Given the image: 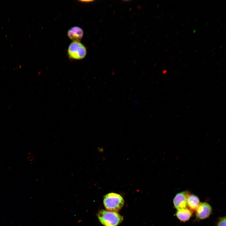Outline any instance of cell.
Here are the masks:
<instances>
[{"label":"cell","mask_w":226,"mask_h":226,"mask_svg":"<svg viewBox=\"0 0 226 226\" xmlns=\"http://www.w3.org/2000/svg\"><path fill=\"white\" fill-rule=\"evenodd\" d=\"M177 42L176 41V42L175 43V45H176L177 44Z\"/></svg>","instance_id":"obj_21"},{"label":"cell","mask_w":226,"mask_h":226,"mask_svg":"<svg viewBox=\"0 0 226 226\" xmlns=\"http://www.w3.org/2000/svg\"><path fill=\"white\" fill-rule=\"evenodd\" d=\"M124 203L123 197L120 195L114 192L107 194L103 199L104 207L109 211L117 212L122 208Z\"/></svg>","instance_id":"obj_1"},{"label":"cell","mask_w":226,"mask_h":226,"mask_svg":"<svg viewBox=\"0 0 226 226\" xmlns=\"http://www.w3.org/2000/svg\"><path fill=\"white\" fill-rule=\"evenodd\" d=\"M181 60V58L180 57L178 60V61H180Z\"/></svg>","instance_id":"obj_19"},{"label":"cell","mask_w":226,"mask_h":226,"mask_svg":"<svg viewBox=\"0 0 226 226\" xmlns=\"http://www.w3.org/2000/svg\"><path fill=\"white\" fill-rule=\"evenodd\" d=\"M174 32V30H173L172 31V33H173Z\"/></svg>","instance_id":"obj_30"},{"label":"cell","mask_w":226,"mask_h":226,"mask_svg":"<svg viewBox=\"0 0 226 226\" xmlns=\"http://www.w3.org/2000/svg\"><path fill=\"white\" fill-rule=\"evenodd\" d=\"M173 57H174V56H171V59L173 58Z\"/></svg>","instance_id":"obj_24"},{"label":"cell","mask_w":226,"mask_h":226,"mask_svg":"<svg viewBox=\"0 0 226 226\" xmlns=\"http://www.w3.org/2000/svg\"><path fill=\"white\" fill-rule=\"evenodd\" d=\"M188 193L186 191L178 193L174 197L173 202L175 208L178 210L186 208Z\"/></svg>","instance_id":"obj_4"},{"label":"cell","mask_w":226,"mask_h":226,"mask_svg":"<svg viewBox=\"0 0 226 226\" xmlns=\"http://www.w3.org/2000/svg\"><path fill=\"white\" fill-rule=\"evenodd\" d=\"M176 215L180 221L186 222L192 216V213L189 209L186 208L178 210L176 213Z\"/></svg>","instance_id":"obj_7"},{"label":"cell","mask_w":226,"mask_h":226,"mask_svg":"<svg viewBox=\"0 0 226 226\" xmlns=\"http://www.w3.org/2000/svg\"><path fill=\"white\" fill-rule=\"evenodd\" d=\"M168 49H166L165 50V52H166L168 50Z\"/></svg>","instance_id":"obj_18"},{"label":"cell","mask_w":226,"mask_h":226,"mask_svg":"<svg viewBox=\"0 0 226 226\" xmlns=\"http://www.w3.org/2000/svg\"><path fill=\"white\" fill-rule=\"evenodd\" d=\"M189 16V15H188V16H187V17H186V18H188Z\"/></svg>","instance_id":"obj_25"},{"label":"cell","mask_w":226,"mask_h":226,"mask_svg":"<svg viewBox=\"0 0 226 226\" xmlns=\"http://www.w3.org/2000/svg\"><path fill=\"white\" fill-rule=\"evenodd\" d=\"M67 54L71 59L76 60H81L86 56L87 50L85 46L80 42L73 41L68 47Z\"/></svg>","instance_id":"obj_3"},{"label":"cell","mask_w":226,"mask_h":226,"mask_svg":"<svg viewBox=\"0 0 226 226\" xmlns=\"http://www.w3.org/2000/svg\"><path fill=\"white\" fill-rule=\"evenodd\" d=\"M123 1H125V2H128V1H130V0H124Z\"/></svg>","instance_id":"obj_16"},{"label":"cell","mask_w":226,"mask_h":226,"mask_svg":"<svg viewBox=\"0 0 226 226\" xmlns=\"http://www.w3.org/2000/svg\"><path fill=\"white\" fill-rule=\"evenodd\" d=\"M221 18V17H220L218 19V21H219Z\"/></svg>","instance_id":"obj_15"},{"label":"cell","mask_w":226,"mask_h":226,"mask_svg":"<svg viewBox=\"0 0 226 226\" xmlns=\"http://www.w3.org/2000/svg\"><path fill=\"white\" fill-rule=\"evenodd\" d=\"M79 1L83 3H90L93 2L94 0H80Z\"/></svg>","instance_id":"obj_10"},{"label":"cell","mask_w":226,"mask_h":226,"mask_svg":"<svg viewBox=\"0 0 226 226\" xmlns=\"http://www.w3.org/2000/svg\"><path fill=\"white\" fill-rule=\"evenodd\" d=\"M217 226H226V218L225 217L222 218L220 219Z\"/></svg>","instance_id":"obj_9"},{"label":"cell","mask_w":226,"mask_h":226,"mask_svg":"<svg viewBox=\"0 0 226 226\" xmlns=\"http://www.w3.org/2000/svg\"><path fill=\"white\" fill-rule=\"evenodd\" d=\"M170 49V48L169 49H168V51H169Z\"/></svg>","instance_id":"obj_31"},{"label":"cell","mask_w":226,"mask_h":226,"mask_svg":"<svg viewBox=\"0 0 226 226\" xmlns=\"http://www.w3.org/2000/svg\"><path fill=\"white\" fill-rule=\"evenodd\" d=\"M170 58V57H168V60H169Z\"/></svg>","instance_id":"obj_29"},{"label":"cell","mask_w":226,"mask_h":226,"mask_svg":"<svg viewBox=\"0 0 226 226\" xmlns=\"http://www.w3.org/2000/svg\"><path fill=\"white\" fill-rule=\"evenodd\" d=\"M197 218L203 219L208 218L212 212V208L211 206L206 202L200 203L196 209Z\"/></svg>","instance_id":"obj_5"},{"label":"cell","mask_w":226,"mask_h":226,"mask_svg":"<svg viewBox=\"0 0 226 226\" xmlns=\"http://www.w3.org/2000/svg\"><path fill=\"white\" fill-rule=\"evenodd\" d=\"M173 16H174V15H173V16L170 19H171L173 18Z\"/></svg>","instance_id":"obj_23"},{"label":"cell","mask_w":226,"mask_h":226,"mask_svg":"<svg viewBox=\"0 0 226 226\" xmlns=\"http://www.w3.org/2000/svg\"><path fill=\"white\" fill-rule=\"evenodd\" d=\"M83 35V30L78 26L72 27L67 32L68 37L73 41L79 42L82 38Z\"/></svg>","instance_id":"obj_6"},{"label":"cell","mask_w":226,"mask_h":226,"mask_svg":"<svg viewBox=\"0 0 226 226\" xmlns=\"http://www.w3.org/2000/svg\"><path fill=\"white\" fill-rule=\"evenodd\" d=\"M179 3H180V2H179L177 3V6H178V5H179Z\"/></svg>","instance_id":"obj_20"},{"label":"cell","mask_w":226,"mask_h":226,"mask_svg":"<svg viewBox=\"0 0 226 226\" xmlns=\"http://www.w3.org/2000/svg\"><path fill=\"white\" fill-rule=\"evenodd\" d=\"M167 70H164L163 71V73H166Z\"/></svg>","instance_id":"obj_13"},{"label":"cell","mask_w":226,"mask_h":226,"mask_svg":"<svg viewBox=\"0 0 226 226\" xmlns=\"http://www.w3.org/2000/svg\"><path fill=\"white\" fill-rule=\"evenodd\" d=\"M187 203L188 207L191 209L194 210H196L200 203L198 197L193 194L188 195Z\"/></svg>","instance_id":"obj_8"},{"label":"cell","mask_w":226,"mask_h":226,"mask_svg":"<svg viewBox=\"0 0 226 226\" xmlns=\"http://www.w3.org/2000/svg\"><path fill=\"white\" fill-rule=\"evenodd\" d=\"M207 43L205 45V46H207Z\"/></svg>","instance_id":"obj_28"},{"label":"cell","mask_w":226,"mask_h":226,"mask_svg":"<svg viewBox=\"0 0 226 226\" xmlns=\"http://www.w3.org/2000/svg\"><path fill=\"white\" fill-rule=\"evenodd\" d=\"M225 27H226V25H225L223 27V28H224Z\"/></svg>","instance_id":"obj_26"},{"label":"cell","mask_w":226,"mask_h":226,"mask_svg":"<svg viewBox=\"0 0 226 226\" xmlns=\"http://www.w3.org/2000/svg\"><path fill=\"white\" fill-rule=\"evenodd\" d=\"M164 14V12L163 13H162L161 15L162 16Z\"/></svg>","instance_id":"obj_27"},{"label":"cell","mask_w":226,"mask_h":226,"mask_svg":"<svg viewBox=\"0 0 226 226\" xmlns=\"http://www.w3.org/2000/svg\"><path fill=\"white\" fill-rule=\"evenodd\" d=\"M183 51H181L180 52V53L181 54V53L183 52Z\"/></svg>","instance_id":"obj_22"},{"label":"cell","mask_w":226,"mask_h":226,"mask_svg":"<svg viewBox=\"0 0 226 226\" xmlns=\"http://www.w3.org/2000/svg\"><path fill=\"white\" fill-rule=\"evenodd\" d=\"M223 47V45H221V46H220L219 48H220V49H222Z\"/></svg>","instance_id":"obj_14"},{"label":"cell","mask_w":226,"mask_h":226,"mask_svg":"<svg viewBox=\"0 0 226 226\" xmlns=\"http://www.w3.org/2000/svg\"><path fill=\"white\" fill-rule=\"evenodd\" d=\"M98 219L104 226H117L123 221V217L117 212L100 210L98 213Z\"/></svg>","instance_id":"obj_2"},{"label":"cell","mask_w":226,"mask_h":226,"mask_svg":"<svg viewBox=\"0 0 226 226\" xmlns=\"http://www.w3.org/2000/svg\"><path fill=\"white\" fill-rule=\"evenodd\" d=\"M137 8L138 9H141V6H140V5H138V6H137Z\"/></svg>","instance_id":"obj_12"},{"label":"cell","mask_w":226,"mask_h":226,"mask_svg":"<svg viewBox=\"0 0 226 226\" xmlns=\"http://www.w3.org/2000/svg\"><path fill=\"white\" fill-rule=\"evenodd\" d=\"M214 51V49L213 48V49H212L210 50L209 51V52H208V53H209V52L212 53Z\"/></svg>","instance_id":"obj_11"},{"label":"cell","mask_w":226,"mask_h":226,"mask_svg":"<svg viewBox=\"0 0 226 226\" xmlns=\"http://www.w3.org/2000/svg\"><path fill=\"white\" fill-rule=\"evenodd\" d=\"M184 24H183L181 25V27H182L184 25Z\"/></svg>","instance_id":"obj_17"}]
</instances>
